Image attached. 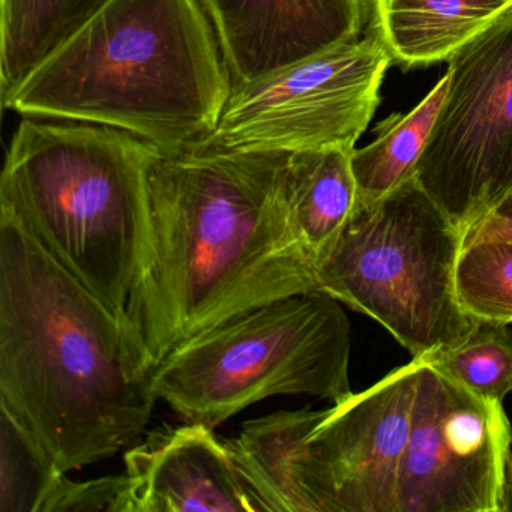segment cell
Wrapping results in <instances>:
<instances>
[{
	"mask_svg": "<svg viewBox=\"0 0 512 512\" xmlns=\"http://www.w3.org/2000/svg\"><path fill=\"white\" fill-rule=\"evenodd\" d=\"M326 410H283L251 419L229 439L272 512H314L308 490L307 440Z\"/></svg>",
	"mask_w": 512,
	"mask_h": 512,
	"instance_id": "obj_14",
	"label": "cell"
},
{
	"mask_svg": "<svg viewBox=\"0 0 512 512\" xmlns=\"http://www.w3.org/2000/svg\"><path fill=\"white\" fill-rule=\"evenodd\" d=\"M425 361L482 397L503 403L512 392V334L509 325L475 320L463 337Z\"/></svg>",
	"mask_w": 512,
	"mask_h": 512,
	"instance_id": "obj_18",
	"label": "cell"
},
{
	"mask_svg": "<svg viewBox=\"0 0 512 512\" xmlns=\"http://www.w3.org/2000/svg\"><path fill=\"white\" fill-rule=\"evenodd\" d=\"M160 154L119 128L25 119L5 158L0 217L127 319L148 262V173Z\"/></svg>",
	"mask_w": 512,
	"mask_h": 512,
	"instance_id": "obj_4",
	"label": "cell"
},
{
	"mask_svg": "<svg viewBox=\"0 0 512 512\" xmlns=\"http://www.w3.org/2000/svg\"><path fill=\"white\" fill-rule=\"evenodd\" d=\"M232 89L362 37L370 0H200Z\"/></svg>",
	"mask_w": 512,
	"mask_h": 512,
	"instance_id": "obj_11",
	"label": "cell"
},
{
	"mask_svg": "<svg viewBox=\"0 0 512 512\" xmlns=\"http://www.w3.org/2000/svg\"><path fill=\"white\" fill-rule=\"evenodd\" d=\"M131 512L127 473L77 482L61 476L41 512Z\"/></svg>",
	"mask_w": 512,
	"mask_h": 512,
	"instance_id": "obj_21",
	"label": "cell"
},
{
	"mask_svg": "<svg viewBox=\"0 0 512 512\" xmlns=\"http://www.w3.org/2000/svg\"><path fill=\"white\" fill-rule=\"evenodd\" d=\"M421 358L335 403L307 440L314 512H398Z\"/></svg>",
	"mask_w": 512,
	"mask_h": 512,
	"instance_id": "obj_10",
	"label": "cell"
},
{
	"mask_svg": "<svg viewBox=\"0 0 512 512\" xmlns=\"http://www.w3.org/2000/svg\"><path fill=\"white\" fill-rule=\"evenodd\" d=\"M230 94L200 0H112L4 109L119 128L176 152L214 131Z\"/></svg>",
	"mask_w": 512,
	"mask_h": 512,
	"instance_id": "obj_3",
	"label": "cell"
},
{
	"mask_svg": "<svg viewBox=\"0 0 512 512\" xmlns=\"http://www.w3.org/2000/svg\"><path fill=\"white\" fill-rule=\"evenodd\" d=\"M353 149H311L290 155L293 227L316 269L355 209Z\"/></svg>",
	"mask_w": 512,
	"mask_h": 512,
	"instance_id": "obj_16",
	"label": "cell"
},
{
	"mask_svg": "<svg viewBox=\"0 0 512 512\" xmlns=\"http://www.w3.org/2000/svg\"><path fill=\"white\" fill-rule=\"evenodd\" d=\"M125 467L131 512H272L230 440L200 422L152 431Z\"/></svg>",
	"mask_w": 512,
	"mask_h": 512,
	"instance_id": "obj_12",
	"label": "cell"
},
{
	"mask_svg": "<svg viewBox=\"0 0 512 512\" xmlns=\"http://www.w3.org/2000/svg\"><path fill=\"white\" fill-rule=\"evenodd\" d=\"M290 155L197 143L149 167V256L127 319L152 367L224 320L320 292L293 227Z\"/></svg>",
	"mask_w": 512,
	"mask_h": 512,
	"instance_id": "obj_1",
	"label": "cell"
},
{
	"mask_svg": "<svg viewBox=\"0 0 512 512\" xmlns=\"http://www.w3.org/2000/svg\"><path fill=\"white\" fill-rule=\"evenodd\" d=\"M112 0H2L0 98L20 86Z\"/></svg>",
	"mask_w": 512,
	"mask_h": 512,
	"instance_id": "obj_15",
	"label": "cell"
},
{
	"mask_svg": "<svg viewBox=\"0 0 512 512\" xmlns=\"http://www.w3.org/2000/svg\"><path fill=\"white\" fill-rule=\"evenodd\" d=\"M64 470L40 440L0 407V512H41Z\"/></svg>",
	"mask_w": 512,
	"mask_h": 512,
	"instance_id": "obj_19",
	"label": "cell"
},
{
	"mask_svg": "<svg viewBox=\"0 0 512 512\" xmlns=\"http://www.w3.org/2000/svg\"><path fill=\"white\" fill-rule=\"evenodd\" d=\"M154 373L128 320L0 217V407L65 473L145 433Z\"/></svg>",
	"mask_w": 512,
	"mask_h": 512,
	"instance_id": "obj_2",
	"label": "cell"
},
{
	"mask_svg": "<svg viewBox=\"0 0 512 512\" xmlns=\"http://www.w3.org/2000/svg\"><path fill=\"white\" fill-rule=\"evenodd\" d=\"M448 77L407 115H392L377 125L373 143L352 151V172L358 199L373 202L415 176L419 158L427 145L437 113L442 107Z\"/></svg>",
	"mask_w": 512,
	"mask_h": 512,
	"instance_id": "obj_17",
	"label": "cell"
},
{
	"mask_svg": "<svg viewBox=\"0 0 512 512\" xmlns=\"http://www.w3.org/2000/svg\"><path fill=\"white\" fill-rule=\"evenodd\" d=\"M448 62L415 178L464 233L512 190V8Z\"/></svg>",
	"mask_w": 512,
	"mask_h": 512,
	"instance_id": "obj_8",
	"label": "cell"
},
{
	"mask_svg": "<svg viewBox=\"0 0 512 512\" xmlns=\"http://www.w3.org/2000/svg\"><path fill=\"white\" fill-rule=\"evenodd\" d=\"M481 238H512V190L464 230L463 242Z\"/></svg>",
	"mask_w": 512,
	"mask_h": 512,
	"instance_id": "obj_22",
	"label": "cell"
},
{
	"mask_svg": "<svg viewBox=\"0 0 512 512\" xmlns=\"http://www.w3.org/2000/svg\"><path fill=\"white\" fill-rule=\"evenodd\" d=\"M391 56L370 29L323 55L232 89L200 145L223 151L355 148L380 104Z\"/></svg>",
	"mask_w": 512,
	"mask_h": 512,
	"instance_id": "obj_7",
	"label": "cell"
},
{
	"mask_svg": "<svg viewBox=\"0 0 512 512\" xmlns=\"http://www.w3.org/2000/svg\"><path fill=\"white\" fill-rule=\"evenodd\" d=\"M421 361L398 512H499L512 445L502 403Z\"/></svg>",
	"mask_w": 512,
	"mask_h": 512,
	"instance_id": "obj_9",
	"label": "cell"
},
{
	"mask_svg": "<svg viewBox=\"0 0 512 512\" xmlns=\"http://www.w3.org/2000/svg\"><path fill=\"white\" fill-rule=\"evenodd\" d=\"M455 293L473 320L512 325V238L463 242L455 266Z\"/></svg>",
	"mask_w": 512,
	"mask_h": 512,
	"instance_id": "obj_20",
	"label": "cell"
},
{
	"mask_svg": "<svg viewBox=\"0 0 512 512\" xmlns=\"http://www.w3.org/2000/svg\"><path fill=\"white\" fill-rule=\"evenodd\" d=\"M350 349L341 302L319 290L296 293L179 344L155 367L154 391L185 422L212 428L275 395L340 403L353 394Z\"/></svg>",
	"mask_w": 512,
	"mask_h": 512,
	"instance_id": "obj_5",
	"label": "cell"
},
{
	"mask_svg": "<svg viewBox=\"0 0 512 512\" xmlns=\"http://www.w3.org/2000/svg\"><path fill=\"white\" fill-rule=\"evenodd\" d=\"M463 230L415 176L373 202H356L319 265L320 292L383 326L412 358L470 331L455 293Z\"/></svg>",
	"mask_w": 512,
	"mask_h": 512,
	"instance_id": "obj_6",
	"label": "cell"
},
{
	"mask_svg": "<svg viewBox=\"0 0 512 512\" xmlns=\"http://www.w3.org/2000/svg\"><path fill=\"white\" fill-rule=\"evenodd\" d=\"M499 512H512V451L509 454L508 461H506Z\"/></svg>",
	"mask_w": 512,
	"mask_h": 512,
	"instance_id": "obj_23",
	"label": "cell"
},
{
	"mask_svg": "<svg viewBox=\"0 0 512 512\" xmlns=\"http://www.w3.org/2000/svg\"><path fill=\"white\" fill-rule=\"evenodd\" d=\"M512 8V0H370L368 28L404 70L448 62Z\"/></svg>",
	"mask_w": 512,
	"mask_h": 512,
	"instance_id": "obj_13",
	"label": "cell"
}]
</instances>
